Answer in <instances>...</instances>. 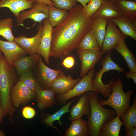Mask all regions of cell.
I'll return each mask as SVG.
<instances>
[{
  "label": "cell",
  "instance_id": "obj_1",
  "mask_svg": "<svg viewBox=\"0 0 136 136\" xmlns=\"http://www.w3.org/2000/svg\"><path fill=\"white\" fill-rule=\"evenodd\" d=\"M91 22L82 6L74 7L65 20L52 29L50 56L62 59L67 56L91 29Z\"/></svg>",
  "mask_w": 136,
  "mask_h": 136
},
{
  "label": "cell",
  "instance_id": "obj_2",
  "mask_svg": "<svg viewBox=\"0 0 136 136\" xmlns=\"http://www.w3.org/2000/svg\"><path fill=\"white\" fill-rule=\"evenodd\" d=\"M14 66L8 64L4 56L0 58V102L4 111V116H9L12 123V118L16 111L10 100L11 90L18 81Z\"/></svg>",
  "mask_w": 136,
  "mask_h": 136
},
{
  "label": "cell",
  "instance_id": "obj_3",
  "mask_svg": "<svg viewBox=\"0 0 136 136\" xmlns=\"http://www.w3.org/2000/svg\"><path fill=\"white\" fill-rule=\"evenodd\" d=\"M87 92L90 109L87 121L89 136H99L102 126L114 117L116 111L105 109L100 104L98 92L92 91Z\"/></svg>",
  "mask_w": 136,
  "mask_h": 136
},
{
  "label": "cell",
  "instance_id": "obj_4",
  "mask_svg": "<svg viewBox=\"0 0 136 136\" xmlns=\"http://www.w3.org/2000/svg\"><path fill=\"white\" fill-rule=\"evenodd\" d=\"M124 84L120 78L112 84L111 88V93L106 100H99L102 106L108 105L115 110L116 115L120 117L124 114L130 106L129 102L133 92V90H130L125 93L123 90Z\"/></svg>",
  "mask_w": 136,
  "mask_h": 136
},
{
  "label": "cell",
  "instance_id": "obj_5",
  "mask_svg": "<svg viewBox=\"0 0 136 136\" xmlns=\"http://www.w3.org/2000/svg\"><path fill=\"white\" fill-rule=\"evenodd\" d=\"M111 53L112 51L108 52L101 61L100 64L102 68H98V70L95 73V78L92 79V82L93 87L98 90L99 93L105 98H108L111 93L112 90L111 86L115 80L112 79L108 84H104L102 79L104 74L111 70L117 71L119 74L125 73L123 67H120L113 62L111 58Z\"/></svg>",
  "mask_w": 136,
  "mask_h": 136
},
{
  "label": "cell",
  "instance_id": "obj_6",
  "mask_svg": "<svg viewBox=\"0 0 136 136\" xmlns=\"http://www.w3.org/2000/svg\"><path fill=\"white\" fill-rule=\"evenodd\" d=\"M95 74L94 67L91 68L87 73L71 90L62 94H57L56 100L60 104H64L67 101L76 96L79 97L83 94L89 91H94L99 93L92 85V80Z\"/></svg>",
  "mask_w": 136,
  "mask_h": 136
},
{
  "label": "cell",
  "instance_id": "obj_7",
  "mask_svg": "<svg viewBox=\"0 0 136 136\" xmlns=\"http://www.w3.org/2000/svg\"><path fill=\"white\" fill-rule=\"evenodd\" d=\"M36 93L19 80L13 87L10 93V100L13 106L18 108L35 98Z\"/></svg>",
  "mask_w": 136,
  "mask_h": 136
},
{
  "label": "cell",
  "instance_id": "obj_8",
  "mask_svg": "<svg viewBox=\"0 0 136 136\" xmlns=\"http://www.w3.org/2000/svg\"><path fill=\"white\" fill-rule=\"evenodd\" d=\"M49 6L42 3H35L32 9L27 11L24 10L16 17L18 25L24 26V21L30 19L35 22L41 23L45 19L48 18Z\"/></svg>",
  "mask_w": 136,
  "mask_h": 136
},
{
  "label": "cell",
  "instance_id": "obj_9",
  "mask_svg": "<svg viewBox=\"0 0 136 136\" xmlns=\"http://www.w3.org/2000/svg\"><path fill=\"white\" fill-rule=\"evenodd\" d=\"M106 27L101 50L104 54L112 51L120 40L127 37L110 19H108Z\"/></svg>",
  "mask_w": 136,
  "mask_h": 136
},
{
  "label": "cell",
  "instance_id": "obj_10",
  "mask_svg": "<svg viewBox=\"0 0 136 136\" xmlns=\"http://www.w3.org/2000/svg\"><path fill=\"white\" fill-rule=\"evenodd\" d=\"M81 62L80 77L85 76L90 70L101 59L103 55L101 51L95 50H77Z\"/></svg>",
  "mask_w": 136,
  "mask_h": 136
},
{
  "label": "cell",
  "instance_id": "obj_11",
  "mask_svg": "<svg viewBox=\"0 0 136 136\" xmlns=\"http://www.w3.org/2000/svg\"><path fill=\"white\" fill-rule=\"evenodd\" d=\"M44 28L40 24L37 27L38 32L34 37L28 38L25 36L15 38L14 41L24 50L26 54L32 55L37 53L42 37Z\"/></svg>",
  "mask_w": 136,
  "mask_h": 136
},
{
  "label": "cell",
  "instance_id": "obj_12",
  "mask_svg": "<svg viewBox=\"0 0 136 136\" xmlns=\"http://www.w3.org/2000/svg\"><path fill=\"white\" fill-rule=\"evenodd\" d=\"M44 28L40 43L37 53L42 56L46 63H49V57L52 39L53 27L50 24L48 18L43 20Z\"/></svg>",
  "mask_w": 136,
  "mask_h": 136
},
{
  "label": "cell",
  "instance_id": "obj_13",
  "mask_svg": "<svg viewBox=\"0 0 136 136\" xmlns=\"http://www.w3.org/2000/svg\"><path fill=\"white\" fill-rule=\"evenodd\" d=\"M0 50L3 53L6 61L10 65L26 54L23 49L14 41L9 42L0 39Z\"/></svg>",
  "mask_w": 136,
  "mask_h": 136
},
{
  "label": "cell",
  "instance_id": "obj_14",
  "mask_svg": "<svg viewBox=\"0 0 136 136\" xmlns=\"http://www.w3.org/2000/svg\"><path fill=\"white\" fill-rule=\"evenodd\" d=\"M81 80L74 79L70 75L66 76L61 72L51 84L50 88L56 93L64 94L73 89Z\"/></svg>",
  "mask_w": 136,
  "mask_h": 136
},
{
  "label": "cell",
  "instance_id": "obj_15",
  "mask_svg": "<svg viewBox=\"0 0 136 136\" xmlns=\"http://www.w3.org/2000/svg\"><path fill=\"white\" fill-rule=\"evenodd\" d=\"M38 63V81L44 87L50 88L51 84L62 72L61 70H53L47 66L43 62L40 55Z\"/></svg>",
  "mask_w": 136,
  "mask_h": 136
},
{
  "label": "cell",
  "instance_id": "obj_16",
  "mask_svg": "<svg viewBox=\"0 0 136 136\" xmlns=\"http://www.w3.org/2000/svg\"><path fill=\"white\" fill-rule=\"evenodd\" d=\"M77 103L72 107L68 120L70 121L79 119L84 115L88 116L90 114V109L87 92L80 95Z\"/></svg>",
  "mask_w": 136,
  "mask_h": 136
},
{
  "label": "cell",
  "instance_id": "obj_17",
  "mask_svg": "<svg viewBox=\"0 0 136 136\" xmlns=\"http://www.w3.org/2000/svg\"><path fill=\"white\" fill-rule=\"evenodd\" d=\"M124 35L136 40V20L121 15L110 19Z\"/></svg>",
  "mask_w": 136,
  "mask_h": 136
},
{
  "label": "cell",
  "instance_id": "obj_18",
  "mask_svg": "<svg viewBox=\"0 0 136 136\" xmlns=\"http://www.w3.org/2000/svg\"><path fill=\"white\" fill-rule=\"evenodd\" d=\"M40 56L38 53L24 56L12 63L11 65L14 66L17 73L20 75L31 71L38 63Z\"/></svg>",
  "mask_w": 136,
  "mask_h": 136
},
{
  "label": "cell",
  "instance_id": "obj_19",
  "mask_svg": "<svg viewBox=\"0 0 136 136\" xmlns=\"http://www.w3.org/2000/svg\"><path fill=\"white\" fill-rule=\"evenodd\" d=\"M55 94L51 88H42L37 91L36 93L35 98L38 108L43 111L55 105L56 103Z\"/></svg>",
  "mask_w": 136,
  "mask_h": 136
},
{
  "label": "cell",
  "instance_id": "obj_20",
  "mask_svg": "<svg viewBox=\"0 0 136 136\" xmlns=\"http://www.w3.org/2000/svg\"><path fill=\"white\" fill-rule=\"evenodd\" d=\"M36 0H0V8L7 7L16 18L20 12L32 8Z\"/></svg>",
  "mask_w": 136,
  "mask_h": 136
},
{
  "label": "cell",
  "instance_id": "obj_21",
  "mask_svg": "<svg viewBox=\"0 0 136 136\" xmlns=\"http://www.w3.org/2000/svg\"><path fill=\"white\" fill-rule=\"evenodd\" d=\"M125 39L120 40L113 48L124 58L129 71L136 72V57L131 51L127 47L125 42Z\"/></svg>",
  "mask_w": 136,
  "mask_h": 136
},
{
  "label": "cell",
  "instance_id": "obj_22",
  "mask_svg": "<svg viewBox=\"0 0 136 136\" xmlns=\"http://www.w3.org/2000/svg\"><path fill=\"white\" fill-rule=\"evenodd\" d=\"M91 18V29L101 50L108 19L97 17Z\"/></svg>",
  "mask_w": 136,
  "mask_h": 136
},
{
  "label": "cell",
  "instance_id": "obj_23",
  "mask_svg": "<svg viewBox=\"0 0 136 136\" xmlns=\"http://www.w3.org/2000/svg\"><path fill=\"white\" fill-rule=\"evenodd\" d=\"M121 16L118 9L114 3L104 0L100 8L91 17L110 19L118 18Z\"/></svg>",
  "mask_w": 136,
  "mask_h": 136
},
{
  "label": "cell",
  "instance_id": "obj_24",
  "mask_svg": "<svg viewBox=\"0 0 136 136\" xmlns=\"http://www.w3.org/2000/svg\"><path fill=\"white\" fill-rule=\"evenodd\" d=\"M123 124L120 117L117 115L103 125L100 129L99 136H119Z\"/></svg>",
  "mask_w": 136,
  "mask_h": 136
},
{
  "label": "cell",
  "instance_id": "obj_25",
  "mask_svg": "<svg viewBox=\"0 0 136 136\" xmlns=\"http://www.w3.org/2000/svg\"><path fill=\"white\" fill-rule=\"evenodd\" d=\"M64 136H89L87 121L81 118L72 121Z\"/></svg>",
  "mask_w": 136,
  "mask_h": 136
},
{
  "label": "cell",
  "instance_id": "obj_26",
  "mask_svg": "<svg viewBox=\"0 0 136 136\" xmlns=\"http://www.w3.org/2000/svg\"><path fill=\"white\" fill-rule=\"evenodd\" d=\"M114 3L121 15L132 20L136 19V2L131 0H120Z\"/></svg>",
  "mask_w": 136,
  "mask_h": 136
},
{
  "label": "cell",
  "instance_id": "obj_27",
  "mask_svg": "<svg viewBox=\"0 0 136 136\" xmlns=\"http://www.w3.org/2000/svg\"><path fill=\"white\" fill-rule=\"evenodd\" d=\"M74 98L66 104L64 105L59 110L55 113L51 114H47L45 116L43 121V123L45 124L47 127L51 126L54 128L59 133L63 134L58 130L57 127L53 125V122L56 120L58 121L60 125L63 124L60 120V117L64 114L70 112L69 107L71 105L75 100Z\"/></svg>",
  "mask_w": 136,
  "mask_h": 136
},
{
  "label": "cell",
  "instance_id": "obj_28",
  "mask_svg": "<svg viewBox=\"0 0 136 136\" xmlns=\"http://www.w3.org/2000/svg\"><path fill=\"white\" fill-rule=\"evenodd\" d=\"M69 14V12L65 10L54 6H49L48 18L53 27L62 23L66 18Z\"/></svg>",
  "mask_w": 136,
  "mask_h": 136
},
{
  "label": "cell",
  "instance_id": "obj_29",
  "mask_svg": "<svg viewBox=\"0 0 136 136\" xmlns=\"http://www.w3.org/2000/svg\"><path fill=\"white\" fill-rule=\"evenodd\" d=\"M77 48L78 50L101 51L91 29L86 34L81 40Z\"/></svg>",
  "mask_w": 136,
  "mask_h": 136
},
{
  "label": "cell",
  "instance_id": "obj_30",
  "mask_svg": "<svg viewBox=\"0 0 136 136\" xmlns=\"http://www.w3.org/2000/svg\"><path fill=\"white\" fill-rule=\"evenodd\" d=\"M125 126L126 131L136 126V96L134 95L133 101L126 113L120 117Z\"/></svg>",
  "mask_w": 136,
  "mask_h": 136
},
{
  "label": "cell",
  "instance_id": "obj_31",
  "mask_svg": "<svg viewBox=\"0 0 136 136\" xmlns=\"http://www.w3.org/2000/svg\"><path fill=\"white\" fill-rule=\"evenodd\" d=\"M19 80L35 93L42 88L40 83L34 76L31 71L20 75Z\"/></svg>",
  "mask_w": 136,
  "mask_h": 136
},
{
  "label": "cell",
  "instance_id": "obj_32",
  "mask_svg": "<svg viewBox=\"0 0 136 136\" xmlns=\"http://www.w3.org/2000/svg\"><path fill=\"white\" fill-rule=\"evenodd\" d=\"M12 19L7 18L0 20V36H2L9 42L14 41L15 37L12 33Z\"/></svg>",
  "mask_w": 136,
  "mask_h": 136
},
{
  "label": "cell",
  "instance_id": "obj_33",
  "mask_svg": "<svg viewBox=\"0 0 136 136\" xmlns=\"http://www.w3.org/2000/svg\"><path fill=\"white\" fill-rule=\"evenodd\" d=\"M56 7L67 11L70 10L76 5L75 0H51Z\"/></svg>",
  "mask_w": 136,
  "mask_h": 136
},
{
  "label": "cell",
  "instance_id": "obj_34",
  "mask_svg": "<svg viewBox=\"0 0 136 136\" xmlns=\"http://www.w3.org/2000/svg\"><path fill=\"white\" fill-rule=\"evenodd\" d=\"M104 0H90L84 9L86 13L90 17L100 8Z\"/></svg>",
  "mask_w": 136,
  "mask_h": 136
},
{
  "label": "cell",
  "instance_id": "obj_35",
  "mask_svg": "<svg viewBox=\"0 0 136 136\" xmlns=\"http://www.w3.org/2000/svg\"><path fill=\"white\" fill-rule=\"evenodd\" d=\"M22 114L25 118L30 119L34 117L36 114V112L33 108L29 106H25L22 110Z\"/></svg>",
  "mask_w": 136,
  "mask_h": 136
},
{
  "label": "cell",
  "instance_id": "obj_36",
  "mask_svg": "<svg viewBox=\"0 0 136 136\" xmlns=\"http://www.w3.org/2000/svg\"><path fill=\"white\" fill-rule=\"evenodd\" d=\"M75 63V60L72 56L66 57L63 61L62 64L67 69L72 68L74 66Z\"/></svg>",
  "mask_w": 136,
  "mask_h": 136
},
{
  "label": "cell",
  "instance_id": "obj_37",
  "mask_svg": "<svg viewBox=\"0 0 136 136\" xmlns=\"http://www.w3.org/2000/svg\"><path fill=\"white\" fill-rule=\"evenodd\" d=\"M125 135L126 136H136V126L130 128L125 131Z\"/></svg>",
  "mask_w": 136,
  "mask_h": 136
},
{
  "label": "cell",
  "instance_id": "obj_38",
  "mask_svg": "<svg viewBox=\"0 0 136 136\" xmlns=\"http://www.w3.org/2000/svg\"><path fill=\"white\" fill-rule=\"evenodd\" d=\"M126 78H131L133 80L135 83H136V72H133L129 71L125 73Z\"/></svg>",
  "mask_w": 136,
  "mask_h": 136
},
{
  "label": "cell",
  "instance_id": "obj_39",
  "mask_svg": "<svg viewBox=\"0 0 136 136\" xmlns=\"http://www.w3.org/2000/svg\"><path fill=\"white\" fill-rule=\"evenodd\" d=\"M36 3H42L49 6H54L53 3L51 0H36Z\"/></svg>",
  "mask_w": 136,
  "mask_h": 136
},
{
  "label": "cell",
  "instance_id": "obj_40",
  "mask_svg": "<svg viewBox=\"0 0 136 136\" xmlns=\"http://www.w3.org/2000/svg\"><path fill=\"white\" fill-rule=\"evenodd\" d=\"M75 1L80 2L85 9L86 7L87 4L90 2V0H75Z\"/></svg>",
  "mask_w": 136,
  "mask_h": 136
},
{
  "label": "cell",
  "instance_id": "obj_41",
  "mask_svg": "<svg viewBox=\"0 0 136 136\" xmlns=\"http://www.w3.org/2000/svg\"><path fill=\"white\" fill-rule=\"evenodd\" d=\"M4 117L5 116L4 110L0 102V123L2 122Z\"/></svg>",
  "mask_w": 136,
  "mask_h": 136
},
{
  "label": "cell",
  "instance_id": "obj_42",
  "mask_svg": "<svg viewBox=\"0 0 136 136\" xmlns=\"http://www.w3.org/2000/svg\"><path fill=\"white\" fill-rule=\"evenodd\" d=\"M5 135V133L2 130H0V136H4Z\"/></svg>",
  "mask_w": 136,
  "mask_h": 136
},
{
  "label": "cell",
  "instance_id": "obj_43",
  "mask_svg": "<svg viewBox=\"0 0 136 136\" xmlns=\"http://www.w3.org/2000/svg\"><path fill=\"white\" fill-rule=\"evenodd\" d=\"M113 3H115L120 0H106Z\"/></svg>",
  "mask_w": 136,
  "mask_h": 136
},
{
  "label": "cell",
  "instance_id": "obj_44",
  "mask_svg": "<svg viewBox=\"0 0 136 136\" xmlns=\"http://www.w3.org/2000/svg\"><path fill=\"white\" fill-rule=\"evenodd\" d=\"M2 55V52L0 50V58L1 56V55Z\"/></svg>",
  "mask_w": 136,
  "mask_h": 136
},
{
  "label": "cell",
  "instance_id": "obj_45",
  "mask_svg": "<svg viewBox=\"0 0 136 136\" xmlns=\"http://www.w3.org/2000/svg\"><path fill=\"white\" fill-rule=\"evenodd\" d=\"M131 0L136 2V0Z\"/></svg>",
  "mask_w": 136,
  "mask_h": 136
}]
</instances>
